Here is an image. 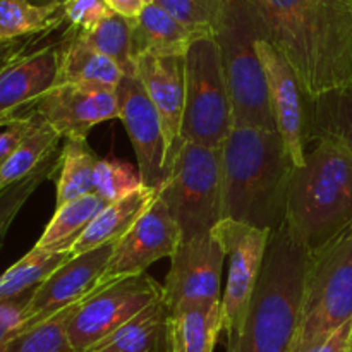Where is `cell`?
I'll return each mask as SVG.
<instances>
[{
  "instance_id": "6da1fadb",
  "label": "cell",
  "mask_w": 352,
  "mask_h": 352,
  "mask_svg": "<svg viewBox=\"0 0 352 352\" xmlns=\"http://www.w3.org/2000/svg\"><path fill=\"white\" fill-rule=\"evenodd\" d=\"M251 6L309 103L352 88V12L346 0H254Z\"/></svg>"
},
{
  "instance_id": "7a4b0ae2",
  "label": "cell",
  "mask_w": 352,
  "mask_h": 352,
  "mask_svg": "<svg viewBox=\"0 0 352 352\" xmlns=\"http://www.w3.org/2000/svg\"><path fill=\"white\" fill-rule=\"evenodd\" d=\"M222 220L275 232L285 222L292 165L277 131L232 127L219 148Z\"/></svg>"
},
{
  "instance_id": "3957f363",
  "label": "cell",
  "mask_w": 352,
  "mask_h": 352,
  "mask_svg": "<svg viewBox=\"0 0 352 352\" xmlns=\"http://www.w3.org/2000/svg\"><path fill=\"white\" fill-rule=\"evenodd\" d=\"M309 250L287 226L270 234L241 337V352H289L296 340Z\"/></svg>"
},
{
  "instance_id": "277c9868",
  "label": "cell",
  "mask_w": 352,
  "mask_h": 352,
  "mask_svg": "<svg viewBox=\"0 0 352 352\" xmlns=\"http://www.w3.org/2000/svg\"><path fill=\"white\" fill-rule=\"evenodd\" d=\"M352 220V153L332 140H316L305 164L292 168L285 226L315 250Z\"/></svg>"
},
{
  "instance_id": "5b68a950",
  "label": "cell",
  "mask_w": 352,
  "mask_h": 352,
  "mask_svg": "<svg viewBox=\"0 0 352 352\" xmlns=\"http://www.w3.org/2000/svg\"><path fill=\"white\" fill-rule=\"evenodd\" d=\"M265 36L256 9L248 0H226L215 33L229 89L234 127L277 131L268 100V86L256 43Z\"/></svg>"
},
{
  "instance_id": "8992f818",
  "label": "cell",
  "mask_w": 352,
  "mask_h": 352,
  "mask_svg": "<svg viewBox=\"0 0 352 352\" xmlns=\"http://www.w3.org/2000/svg\"><path fill=\"white\" fill-rule=\"evenodd\" d=\"M352 320V220L309 251L298 333L289 352L318 340Z\"/></svg>"
},
{
  "instance_id": "52a82bcc",
  "label": "cell",
  "mask_w": 352,
  "mask_h": 352,
  "mask_svg": "<svg viewBox=\"0 0 352 352\" xmlns=\"http://www.w3.org/2000/svg\"><path fill=\"white\" fill-rule=\"evenodd\" d=\"M160 196L181 230V241L212 234L222 220L219 150L182 141Z\"/></svg>"
},
{
  "instance_id": "ba28073f",
  "label": "cell",
  "mask_w": 352,
  "mask_h": 352,
  "mask_svg": "<svg viewBox=\"0 0 352 352\" xmlns=\"http://www.w3.org/2000/svg\"><path fill=\"white\" fill-rule=\"evenodd\" d=\"M186 103L181 140L219 150L232 131V107L215 36H201L184 57Z\"/></svg>"
},
{
  "instance_id": "9c48e42d",
  "label": "cell",
  "mask_w": 352,
  "mask_h": 352,
  "mask_svg": "<svg viewBox=\"0 0 352 352\" xmlns=\"http://www.w3.org/2000/svg\"><path fill=\"white\" fill-rule=\"evenodd\" d=\"M162 299V285L148 274L98 287L79 302L67 325L74 352H85Z\"/></svg>"
},
{
  "instance_id": "30bf717a",
  "label": "cell",
  "mask_w": 352,
  "mask_h": 352,
  "mask_svg": "<svg viewBox=\"0 0 352 352\" xmlns=\"http://www.w3.org/2000/svg\"><path fill=\"white\" fill-rule=\"evenodd\" d=\"M268 230L256 229L234 220H220L212 236L222 244L229 261L226 292L222 296L223 330L227 339H241L254 287L260 278L267 253Z\"/></svg>"
},
{
  "instance_id": "8fae6325",
  "label": "cell",
  "mask_w": 352,
  "mask_h": 352,
  "mask_svg": "<svg viewBox=\"0 0 352 352\" xmlns=\"http://www.w3.org/2000/svg\"><path fill=\"white\" fill-rule=\"evenodd\" d=\"M268 86V100L275 127L294 167H301L309 141V102L298 74L287 58L267 40L256 43Z\"/></svg>"
},
{
  "instance_id": "7c38bea8",
  "label": "cell",
  "mask_w": 352,
  "mask_h": 352,
  "mask_svg": "<svg viewBox=\"0 0 352 352\" xmlns=\"http://www.w3.org/2000/svg\"><path fill=\"white\" fill-rule=\"evenodd\" d=\"M226 251L210 234L181 241L170 258V270L162 285V299L168 311L186 305L222 301V270Z\"/></svg>"
},
{
  "instance_id": "4fadbf2b",
  "label": "cell",
  "mask_w": 352,
  "mask_h": 352,
  "mask_svg": "<svg viewBox=\"0 0 352 352\" xmlns=\"http://www.w3.org/2000/svg\"><path fill=\"white\" fill-rule=\"evenodd\" d=\"M181 243V230L162 199L160 191L151 208L134 223L129 232L113 244V253L100 278L98 287L138 277L162 258H172Z\"/></svg>"
},
{
  "instance_id": "5bb4252c",
  "label": "cell",
  "mask_w": 352,
  "mask_h": 352,
  "mask_svg": "<svg viewBox=\"0 0 352 352\" xmlns=\"http://www.w3.org/2000/svg\"><path fill=\"white\" fill-rule=\"evenodd\" d=\"M120 120L136 153L141 182L160 191L168 179L167 148L160 117L136 76H124L117 86Z\"/></svg>"
},
{
  "instance_id": "9a60e30c",
  "label": "cell",
  "mask_w": 352,
  "mask_h": 352,
  "mask_svg": "<svg viewBox=\"0 0 352 352\" xmlns=\"http://www.w3.org/2000/svg\"><path fill=\"white\" fill-rule=\"evenodd\" d=\"M33 109L65 140H86L95 126L120 119L117 89L95 85H54Z\"/></svg>"
},
{
  "instance_id": "2e32d148",
  "label": "cell",
  "mask_w": 352,
  "mask_h": 352,
  "mask_svg": "<svg viewBox=\"0 0 352 352\" xmlns=\"http://www.w3.org/2000/svg\"><path fill=\"white\" fill-rule=\"evenodd\" d=\"M113 253V244L96 248L88 253L72 256L38 285L24 313L23 329L36 325L55 313L79 305L98 289L100 278Z\"/></svg>"
},
{
  "instance_id": "e0dca14e",
  "label": "cell",
  "mask_w": 352,
  "mask_h": 352,
  "mask_svg": "<svg viewBox=\"0 0 352 352\" xmlns=\"http://www.w3.org/2000/svg\"><path fill=\"white\" fill-rule=\"evenodd\" d=\"M136 78L141 81L160 117L167 148V168L170 175L172 165L182 144L181 133L186 103L184 57L143 55L136 58Z\"/></svg>"
},
{
  "instance_id": "ac0fdd59",
  "label": "cell",
  "mask_w": 352,
  "mask_h": 352,
  "mask_svg": "<svg viewBox=\"0 0 352 352\" xmlns=\"http://www.w3.org/2000/svg\"><path fill=\"white\" fill-rule=\"evenodd\" d=\"M60 41L33 48L0 72V120L10 124L55 85Z\"/></svg>"
},
{
  "instance_id": "d6986e66",
  "label": "cell",
  "mask_w": 352,
  "mask_h": 352,
  "mask_svg": "<svg viewBox=\"0 0 352 352\" xmlns=\"http://www.w3.org/2000/svg\"><path fill=\"white\" fill-rule=\"evenodd\" d=\"M133 57H186L189 47L198 38L196 33L179 23L157 3H146L136 19H131Z\"/></svg>"
},
{
  "instance_id": "ffe728a7",
  "label": "cell",
  "mask_w": 352,
  "mask_h": 352,
  "mask_svg": "<svg viewBox=\"0 0 352 352\" xmlns=\"http://www.w3.org/2000/svg\"><path fill=\"white\" fill-rule=\"evenodd\" d=\"M157 198L158 189L141 186L133 195L107 205L71 248L72 256L88 253L107 244H116L151 208Z\"/></svg>"
},
{
  "instance_id": "44dd1931",
  "label": "cell",
  "mask_w": 352,
  "mask_h": 352,
  "mask_svg": "<svg viewBox=\"0 0 352 352\" xmlns=\"http://www.w3.org/2000/svg\"><path fill=\"white\" fill-rule=\"evenodd\" d=\"M223 330L222 301L168 311L167 346L179 352H213Z\"/></svg>"
},
{
  "instance_id": "7402d4cb",
  "label": "cell",
  "mask_w": 352,
  "mask_h": 352,
  "mask_svg": "<svg viewBox=\"0 0 352 352\" xmlns=\"http://www.w3.org/2000/svg\"><path fill=\"white\" fill-rule=\"evenodd\" d=\"M124 72L112 58L89 47L74 33L65 31L60 40V62L55 85H95L117 89Z\"/></svg>"
},
{
  "instance_id": "603a6c76",
  "label": "cell",
  "mask_w": 352,
  "mask_h": 352,
  "mask_svg": "<svg viewBox=\"0 0 352 352\" xmlns=\"http://www.w3.org/2000/svg\"><path fill=\"white\" fill-rule=\"evenodd\" d=\"M167 322L168 309L160 299L85 352H158L167 342Z\"/></svg>"
},
{
  "instance_id": "cb8c5ba5",
  "label": "cell",
  "mask_w": 352,
  "mask_h": 352,
  "mask_svg": "<svg viewBox=\"0 0 352 352\" xmlns=\"http://www.w3.org/2000/svg\"><path fill=\"white\" fill-rule=\"evenodd\" d=\"M109 203L105 199L100 198L96 192H91L58 206L34 246L47 251H71L76 241L85 234L89 223Z\"/></svg>"
},
{
  "instance_id": "d4e9b609",
  "label": "cell",
  "mask_w": 352,
  "mask_h": 352,
  "mask_svg": "<svg viewBox=\"0 0 352 352\" xmlns=\"http://www.w3.org/2000/svg\"><path fill=\"white\" fill-rule=\"evenodd\" d=\"M64 23L62 3L36 6L30 0H0V45L45 36Z\"/></svg>"
},
{
  "instance_id": "484cf974",
  "label": "cell",
  "mask_w": 352,
  "mask_h": 352,
  "mask_svg": "<svg viewBox=\"0 0 352 352\" xmlns=\"http://www.w3.org/2000/svg\"><path fill=\"white\" fill-rule=\"evenodd\" d=\"M322 138L352 153V88L333 89L309 103V140Z\"/></svg>"
},
{
  "instance_id": "4316f807",
  "label": "cell",
  "mask_w": 352,
  "mask_h": 352,
  "mask_svg": "<svg viewBox=\"0 0 352 352\" xmlns=\"http://www.w3.org/2000/svg\"><path fill=\"white\" fill-rule=\"evenodd\" d=\"M98 160L86 140H65L57 174L55 208L95 192V170Z\"/></svg>"
},
{
  "instance_id": "83f0119b",
  "label": "cell",
  "mask_w": 352,
  "mask_h": 352,
  "mask_svg": "<svg viewBox=\"0 0 352 352\" xmlns=\"http://www.w3.org/2000/svg\"><path fill=\"white\" fill-rule=\"evenodd\" d=\"M58 141H60V136L57 131L36 112L33 129L17 146L12 157L0 168V191L7 186L23 181L26 175L36 170L48 157L57 153Z\"/></svg>"
},
{
  "instance_id": "f1b7e54d",
  "label": "cell",
  "mask_w": 352,
  "mask_h": 352,
  "mask_svg": "<svg viewBox=\"0 0 352 352\" xmlns=\"http://www.w3.org/2000/svg\"><path fill=\"white\" fill-rule=\"evenodd\" d=\"M72 258L71 251H47L34 246L0 275V301L17 298L43 284L55 270Z\"/></svg>"
},
{
  "instance_id": "f546056e",
  "label": "cell",
  "mask_w": 352,
  "mask_h": 352,
  "mask_svg": "<svg viewBox=\"0 0 352 352\" xmlns=\"http://www.w3.org/2000/svg\"><path fill=\"white\" fill-rule=\"evenodd\" d=\"M78 306H69L30 329L19 330L0 352H74L69 342L67 325Z\"/></svg>"
},
{
  "instance_id": "4dcf8cb0",
  "label": "cell",
  "mask_w": 352,
  "mask_h": 352,
  "mask_svg": "<svg viewBox=\"0 0 352 352\" xmlns=\"http://www.w3.org/2000/svg\"><path fill=\"white\" fill-rule=\"evenodd\" d=\"M78 34V33H74ZM81 40L105 57L112 58L124 76H136V62L133 57L131 19L112 12L98 28L86 34H78Z\"/></svg>"
},
{
  "instance_id": "1f68e13d",
  "label": "cell",
  "mask_w": 352,
  "mask_h": 352,
  "mask_svg": "<svg viewBox=\"0 0 352 352\" xmlns=\"http://www.w3.org/2000/svg\"><path fill=\"white\" fill-rule=\"evenodd\" d=\"M58 168H60V153H54L36 170L26 175L23 181L7 186L6 189L0 191V250H2L3 241H6V236L9 232L10 226H12L14 219L21 212L24 203L33 196V192L45 181L58 174Z\"/></svg>"
},
{
  "instance_id": "d6a6232c",
  "label": "cell",
  "mask_w": 352,
  "mask_h": 352,
  "mask_svg": "<svg viewBox=\"0 0 352 352\" xmlns=\"http://www.w3.org/2000/svg\"><path fill=\"white\" fill-rule=\"evenodd\" d=\"M153 3L198 36H215L226 9V0H155Z\"/></svg>"
},
{
  "instance_id": "836d02e7",
  "label": "cell",
  "mask_w": 352,
  "mask_h": 352,
  "mask_svg": "<svg viewBox=\"0 0 352 352\" xmlns=\"http://www.w3.org/2000/svg\"><path fill=\"white\" fill-rule=\"evenodd\" d=\"M143 186L140 170L127 160L102 158L95 170V192L107 203H116Z\"/></svg>"
},
{
  "instance_id": "e575fe53",
  "label": "cell",
  "mask_w": 352,
  "mask_h": 352,
  "mask_svg": "<svg viewBox=\"0 0 352 352\" xmlns=\"http://www.w3.org/2000/svg\"><path fill=\"white\" fill-rule=\"evenodd\" d=\"M62 12L69 33L86 34L98 28L112 14V9L105 0H65Z\"/></svg>"
},
{
  "instance_id": "d590c367",
  "label": "cell",
  "mask_w": 352,
  "mask_h": 352,
  "mask_svg": "<svg viewBox=\"0 0 352 352\" xmlns=\"http://www.w3.org/2000/svg\"><path fill=\"white\" fill-rule=\"evenodd\" d=\"M34 291L36 289L24 292L17 298L0 301V349L23 327L24 313H26V308L30 305L31 298H33Z\"/></svg>"
},
{
  "instance_id": "8d00e7d4",
  "label": "cell",
  "mask_w": 352,
  "mask_h": 352,
  "mask_svg": "<svg viewBox=\"0 0 352 352\" xmlns=\"http://www.w3.org/2000/svg\"><path fill=\"white\" fill-rule=\"evenodd\" d=\"M34 120H36V110L31 109L17 117L16 120H12L9 126L2 127V131H0V168L12 157L17 146L23 143L24 138L33 129Z\"/></svg>"
},
{
  "instance_id": "74e56055",
  "label": "cell",
  "mask_w": 352,
  "mask_h": 352,
  "mask_svg": "<svg viewBox=\"0 0 352 352\" xmlns=\"http://www.w3.org/2000/svg\"><path fill=\"white\" fill-rule=\"evenodd\" d=\"M352 347V320L340 327L327 340H318L301 347L298 352H349Z\"/></svg>"
},
{
  "instance_id": "f35d334b",
  "label": "cell",
  "mask_w": 352,
  "mask_h": 352,
  "mask_svg": "<svg viewBox=\"0 0 352 352\" xmlns=\"http://www.w3.org/2000/svg\"><path fill=\"white\" fill-rule=\"evenodd\" d=\"M36 38H24V40H16L10 41V43L0 45V72L6 71L10 64L21 58L23 55H26L28 52L33 50L34 43H36Z\"/></svg>"
},
{
  "instance_id": "ab89813d",
  "label": "cell",
  "mask_w": 352,
  "mask_h": 352,
  "mask_svg": "<svg viewBox=\"0 0 352 352\" xmlns=\"http://www.w3.org/2000/svg\"><path fill=\"white\" fill-rule=\"evenodd\" d=\"M105 2L112 9V12L119 14L126 19H136L146 6L144 0H105Z\"/></svg>"
},
{
  "instance_id": "60d3db41",
  "label": "cell",
  "mask_w": 352,
  "mask_h": 352,
  "mask_svg": "<svg viewBox=\"0 0 352 352\" xmlns=\"http://www.w3.org/2000/svg\"><path fill=\"white\" fill-rule=\"evenodd\" d=\"M227 352H241V339H227Z\"/></svg>"
},
{
  "instance_id": "b9f144b4",
  "label": "cell",
  "mask_w": 352,
  "mask_h": 352,
  "mask_svg": "<svg viewBox=\"0 0 352 352\" xmlns=\"http://www.w3.org/2000/svg\"><path fill=\"white\" fill-rule=\"evenodd\" d=\"M30 2L36 3V6H52V3H64L65 0H30Z\"/></svg>"
},
{
  "instance_id": "7bdbcfd3",
  "label": "cell",
  "mask_w": 352,
  "mask_h": 352,
  "mask_svg": "<svg viewBox=\"0 0 352 352\" xmlns=\"http://www.w3.org/2000/svg\"><path fill=\"white\" fill-rule=\"evenodd\" d=\"M347 2V6H349V9H351V12H352V0H346Z\"/></svg>"
},
{
  "instance_id": "ee69618b",
  "label": "cell",
  "mask_w": 352,
  "mask_h": 352,
  "mask_svg": "<svg viewBox=\"0 0 352 352\" xmlns=\"http://www.w3.org/2000/svg\"><path fill=\"white\" fill-rule=\"evenodd\" d=\"M6 126H9V124H6V122H2V120H0V129H2V127H6Z\"/></svg>"
},
{
  "instance_id": "f6af8a7d",
  "label": "cell",
  "mask_w": 352,
  "mask_h": 352,
  "mask_svg": "<svg viewBox=\"0 0 352 352\" xmlns=\"http://www.w3.org/2000/svg\"><path fill=\"white\" fill-rule=\"evenodd\" d=\"M144 2H146V3H153L155 0H144Z\"/></svg>"
},
{
  "instance_id": "bcb514c9",
  "label": "cell",
  "mask_w": 352,
  "mask_h": 352,
  "mask_svg": "<svg viewBox=\"0 0 352 352\" xmlns=\"http://www.w3.org/2000/svg\"><path fill=\"white\" fill-rule=\"evenodd\" d=\"M168 352H179V351H175V349H168Z\"/></svg>"
},
{
  "instance_id": "7dc6e473",
  "label": "cell",
  "mask_w": 352,
  "mask_h": 352,
  "mask_svg": "<svg viewBox=\"0 0 352 352\" xmlns=\"http://www.w3.org/2000/svg\"><path fill=\"white\" fill-rule=\"evenodd\" d=\"M248 2H250V3H253V2H254V0H248Z\"/></svg>"
},
{
  "instance_id": "c3c4849f",
  "label": "cell",
  "mask_w": 352,
  "mask_h": 352,
  "mask_svg": "<svg viewBox=\"0 0 352 352\" xmlns=\"http://www.w3.org/2000/svg\"><path fill=\"white\" fill-rule=\"evenodd\" d=\"M349 352H352V349H351V351H349Z\"/></svg>"
},
{
  "instance_id": "681fc988",
  "label": "cell",
  "mask_w": 352,
  "mask_h": 352,
  "mask_svg": "<svg viewBox=\"0 0 352 352\" xmlns=\"http://www.w3.org/2000/svg\"><path fill=\"white\" fill-rule=\"evenodd\" d=\"M351 349H352V347H351Z\"/></svg>"
}]
</instances>
